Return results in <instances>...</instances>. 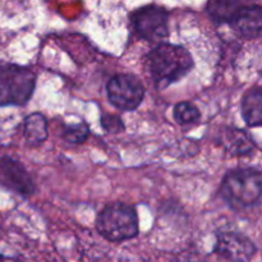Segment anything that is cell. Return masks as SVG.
<instances>
[{
  "label": "cell",
  "instance_id": "cell-1",
  "mask_svg": "<svg viewBox=\"0 0 262 262\" xmlns=\"http://www.w3.org/2000/svg\"><path fill=\"white\" fill-rule=\"evenodd\" d=\"M146 68L158 89L181 81L193 68V59L187 49L170 42L156 45L146 56Z\"/></svg>",
  "mask_w": 262,
  "mask_h": 262
},
{
  "label": "cell",
  "instance_id": "cell-2",
  "mask_svg": "<svg viewBox=\"0 0 262 262\" xmlns=\"http://www.w3.org/2000/svg\"><path fill=\"white\" fill-rule=\"evenodd\" d=\"M262 193L258 169H234L227 173L220 186V196L233 209H247L257 204Z\"/></svg>",
  "mask_w": 262,
  "mask_h": 262
},
{
  "label": "cell",
  "instance_id": "cell-3",
  "mask_svg": "<svg viewBox=\"0 0 262 262\" xmlns=\"http://www.w3.org/2000/svg\"><path fill=\"white\" fill-rule=\"evenodd\" d=\"M96 228L100 235L110 242L132 239L140 230L137 212L130 205L124 202H113L99 214Z\"/></svg>",
  "mask_w": 262,
  "mask_h": 262
},
{
  "label": "cell",
  "instance_id": "cell-4",
  "mask_svg": "<svg viewBox=\"0 0 262 262\" xmlns=\"http://www.w3.org/2000/svg\"><path fill=\"white\" fill-rule=\"evenodd\" d=\"M36 74L17 64L0 66V105H25L33 95Z\"/></svg>",
  "mask_w": 262,
  "mask_h": 262
},
{
  "label": "cell",
  "instance_id": "cell-5",
  "mask_svg": "<svg viewBox=\"0 0 262 262\" xmlns=\"http://www.w3.org/2000/svg\"><path fill=\"white\" fill-rule=\"evenodd\" d=\"M110 104L122 112L136 110L145 97L142 82L133 74L119 73L112 77L106 84Z\"/></svg>",
  "mask_w": 262,
  "mask_h": 262
},
{
  "label": "cell",
  "instance_id": "cell-6",
  "mask_svg": "<svg viewBox=\"0 0 262 262\" xmlns=\"http://www.w3.org/2000/svg\"><path fill=\"white\" fill-rule=\"evenodd\" d=\"M133 30L141 38L151 42L169 35V13L158 5H146L136 10L130 18Z\"/></svg>",
  "mask_w": 262,
  "mask_h": 262
},
{
  "label": "cell",
  "instance_id": "cell-7",
  "mask_svg": "<svg viewBox=\"0 0 262 262\" xmlns=\"http://www.w3.org/2000/svg\"><path fill=\"white\" fill-rule=\"evenodd\" d=\"M256 251L255 243L237 232L220 233L215 245V252L228 262H250Z\"/></svg>",
  "mask_w": 262,
  "mask_h": 262
},
{
  "label": "cell",
  "instance_id": "cell-8",
  "mask_svg": "<svg viewBox=\"0 0 262 262\" xmlns=\"http://www.w3.org/2000/svg\"><path fill=\"white\" fill-rule=\"evenodd\" d=\"M0 183L15 193L30 196L35 191V184L19 161L10 158L0 159Z\"/></svg>",
  "mask_w": 262,
  "mask_h": 262
},
{
  "label": "cell",
  "instance_id": "cell-9",
  "mask_svg": "<svg viewBox=\"0 0 262 262\" xmlns=\"http://www.w3.org/2000/svg\"><path fill=\"white\" fill-rule=\"evenodd\" d=\"M229 25L242 37L258 38L262 30L261 7L258 4L243 5Z\"/></svg>",
  "mask_w": 262,
  "mask_h": 262
},
{
  "label": "cell",
  "instance_id": "cell-10",
  "mask_svg": "<svg viewBox=\"0 0 262 262\" xmlns=\"http://www.w3.org/2000/svg\"><path fill=\"white\" fill-rule=\"evenodd\" d=\"M242 117L250 127H260L262 123V91L260 87L250 89L242 97Z\"/></svg>",
  "mask_w": 262,
  "mask_h": 262
},
{
  "label": "cell",
  "instance_id": "cell-11",
  "mask_svg": "<svg viewBox=\"0 0 262 262\" xmlns=\"http://www.w3.org/2000/svg\"><path fill=\"white\" fill-rule=\"evenodd\" d=\"M243 5L242 0H210L207 13L216 23H230Z\"/></svg>",
  "mask_w": 262,
  "mask_h": 262
},
{
  "label": "cell",
  "instance_id": "cell-12",
  "mask_svg": "<svg viewBox=\"0 0 262 262\" xmlns=\"http://www.w3.org/2000/svg\"><path fill=\"white\" fill-rule=\"evenodd\" d=\"M223 141H224L225 148L232 156L246 155V154H251L255 150L253 140H251L247 133L237 129V128L228 129L225 132Z\"/></svg>",
  "mask_w": 262,
  "mask_h": 262
},
{
  "label": "cell",
  "instance_id": "cell-13",
  "mask_svg": "<svg viewBox=\"0 0 262 262\" xmlns=\"http://www.w3.org/2000/svg\"><path fill=\"white\" fill-rule=\"evenodd\" d=\"M25 136L30 143H41L48 138L46 119L40 113L28 115L25 120Z\"/></svg>",
  "mask_w": 262,
  "mask_h": 262
},
{
  "label": "cell",
  "instance_id": "cell-14",
  "mask_svg": "<svg viewBox=\"0 0 262 262\" xmlns=\"http://www.w3.org/2000/svg\"><path fill=\"white\" fill-rule=\"evenodd\" d=\"M173 117L178 124H191V123L199 122V119L201 118V112L192 102L183 101L174 106Z\"/></svg>",
  "mask_w": 262,
  "mask_h": 262
},
{
  "label": "cell",
  "instance_id": "cell-15",
  "mask_svg": "<svg viewBox=\"0 0 262 262\" xmlns=\"http://www.w3.org/2000/svg\"><path fill=\"white\" fill-rule=\"evenodd\" d=\"M89 125L84 122L76 123V124L66 125L63 130L64 140L71 143H82L89 137Z\"/></svg>",
  "mask_w": 262,
  "mask_h": 262
},
{
  "label": "cell",
  "instance_id": "cell-16",
  "mask_svg": "<svg viewBox=\"0 0 262 262\" xmlns=\"http://www.w3.org/2000/svg\"><path fill=\"white\" fill-rule=\"evenodd\" d=\"M101 127L107 133H119L124 130V124L118 115L104 114L101 117Z\"/></svg>",
  "mask_w": 262,
  "mask_h": 262
},
{
  "label": "cell",
  "instance_id": "cell-17",
  "mask_svg": "<svg viewBox=\"0 0 262 262\" xmlns=\"http://www.w3.org/2000/svg\"><path fill=\"white\" fill-rule=\"evenodd\" d=\"M0 262H14V261H13L12 258H8V257H5V256L0 255Z\"/></svg>",
  "mask_w": 262,
  "mask_h": 262
}]
</instances>
